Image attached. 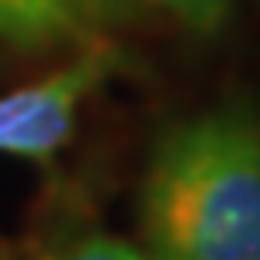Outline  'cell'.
I'll use <instances>...</instances> for the list:
<instances>
[{"mask_svg":"<svg viewBox=\"0 0 260 260\" xmlns=\"http://www.w3.org/2000/svg\"><path fill=\"white\" fill-rule=\"evenodd\" d=\"M149 260H260V108L223 102L159 139L142 186Z\"/></svg>","mask_w":260,"mask_h":260,"instance_id":"1","label":"cell"},{"mask_svg":"<svg viewBox=\"0 0 260 260\" xmlns=\"http://www.w3.org/2000/svg\"><path fill=\"white\" fill-rule=\"evenodd\" d=\"M122 68L115 48H88L58 75L0 98V152L48 162L71 135L81 98Z\"/></svg>","mask_w":260,"mask_h":260,"instance_id":"2","label":"cell"},{"mask_svg":"<svg viewBox=\"0 0 260 260\" xmlns=\"http://www.w3.org/2000/svg\"><path fill=\"white\" fill-rule=\"evenodd\" d=\"M122 10V0H0V38L27 48L85 41Z\"/></svg>","mask_w":260,"mask_h":260,"instance_id":"3","label":"cell"},{"mask_svg":"<svg viewBox=\"0 0 260 260\" xmlns=\"http://www.w3.org/2000/svg\"><path fill=\"white\" fill-rule=\"evenodd\" d=\"M149 4L162 7L166 14H173L183 27L196 30V34L220 30L233 10V0H149Z\"/></svg>","mask_w":260,"mask_h":260,"instance_id":"4","label":"cell"},{"mask_svg":"<svg viewBox=\"0 0 260 260\" xmlns=\"http://www.w3.org/2000/svg\"><path fill=\"white\" fill-rule=\"evenodd\" d=\"M41 260H149V257L139 253L135 247H128L125 240L91 233L85 240L68 243V247H61V250L48 253V257H41Z\"/></svg>","mask_w":260,"mask_h":260,"instance_id":"5","label":"cell"}]
</instances>
